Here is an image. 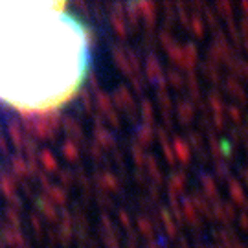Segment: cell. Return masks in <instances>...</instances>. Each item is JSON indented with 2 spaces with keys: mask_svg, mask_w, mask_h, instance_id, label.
<instances>
[{
  "mask_svg": "<svg viewBox=\"0 0 248 248\" xmlns=\"http://www.w3.org/2000/svg\"><path fill=\"white\" fill-rule=\"evenodd\" d=\"M0 57V94L22 108H48L74 94L89 52L83 28L66 13L41 11L11 31Z\"/></svg>",
  "mask_w": 248,
  "mask_h": 248,
  "instance_id": "obj_1",
  "label": "cell"
}]
</instances>
